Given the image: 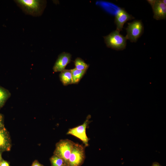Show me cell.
<instances>
[{
	"label": "cell",
	"mask_w": 166,
	"mask_h": 166,
	"mask_svg": "<svg viewBox=\"0 0 166 166\" xmlns=\"http://www.w3.org/2000/svg\"><path fill=\"white\" fill-rule=\"evenodd\" d=\"M17 4L26 14L39 16L42 13L45 6V1L39 0H17Z\"/></svg>",
	"instance_id": "6da1fadb"
},
{
	"label": "cell",
	"mask_w": 166,
	"mask_h": 166,
	"mask_svg": "<svg viewBox=\"0 0 166 166\" xmlns=\"http://www.w3.org/2000/svg\"><path fill=\"white\" fill-rule=\"evenodd\" d=\"M105 42L109 48L117 50H122L126 48L127 38L117 30L104 37Z\"/></svg>",
	"instance_id": "7a4b0ae2"
},
{
	"label": "cell",
	"mask_w": 166,
	"mask_h": 166,
	"mask_svg": "<svg viewBox=\"0 0 166 166\" xmlns=\"http://www.w3.org/2000/svg\"><path fill=\"white\" fill-rule=\"evenodd\" d=\"M75 143L67 139L60 140L56 144L54 155L61 158L68 165L69 159Z\"/></svg>",
	"instance_id": "3957f363"
},
{
	"label": "cell",
	"mask_w": 166,
	"mask_h": 166,
	"mask_svg": "<svg viewBox=\"0 0 166 166\" xmlns=\"http://www.w3.org/2000/svg\"><path fill=\"white\" fill-rule=\"evenodd\" d=\"M85 146L75 143L69 159L68 166H81L85 159Z\"/></svg>",
	"instance_id": "277c9868"
},
{
	"label": "cell",
	"mask_w": 166,
	"mask_h": 166,
	"mask_svg": "<svg viewBox=\"0 0 166 166\" xmlns=\"http://www.w3.org/2000/svg\"><path fill=\"white\" fill-rule=\"evenodd\" d=\"M126 28L127 39L131 42H136L142 34L144 32V26L141 20H136L128 23Z\"/></svg>",
	"instance_id": "5b68a950"
},
{
	"label": "cell",
	"mask_w": 166,
	"mask_h": 166,
	"mask_svg": "<svg viewBox=\"0 0 166 166\" xmlns=\"http://www.w3.org/2000/svg\"><path fill=\"white\" fill-rule=\"evenodd\" d=\"M91 115H88L84 123L77 127L69 129L67 133L68 135L73 136L80 139L83 143L85 147L89 146V139L86 134V128L90 122L89 119Z\"/></svg>",
	"instance_id": "8992f818"
},
{
	"label": "cell",
	"mask_w": 166,
	"mask_h": 166,
	"mask_svg": "<svg viewBox=\"0 0 166 166\" xmlns=\"http://www.w3.org/2000/svg\"><path fill=\"white\" fill-rule=\"evenodd\" d=\"M151 5L154 13L153 18L156 20L166 19V5L162 0H147Z\"/></svg>",
	"instance_id": "52a82bcc"
},
{
	"label": "cell",
	"mask_w": 166,
	"mask_h": 166,
	"mask_svg": "<svg viewBox=\"0 0 166 166\" xmlns=\"http://www.w3.org/2000/svg\"><path fill=\"white\" fill-rule=\"evenodd\" d=\"M134 18L129 14L124 8L120 9L117 12L115 17L114 22L116 25V30L120 32L122 30L124 24L128 20Z\"/></svg>",
	"instance_id": "ba28073f"
},
{
	"label": "cell",
	"mask_w": 166,
	"mask_h": 166,
	"mask_svg": "<svg viewBox=\"0 0 166 166\" xmlns=\"http://www.w3.org/2000/svg\"><path fill=\"white\" fill-rule=\"evenodd\" d=\"M71 55L69 53L63 52L58 56L53 67L55 72H61L65 69L66 65L71 61Z\"/></svg>",
	"instance_id": "9c48e42d"
},
{
	"label": "cell",
	"mask_w": 166,
	"mask_h": 166,
	"mask_svg": "<svg viewBox=\"0 0 166 166\" xmlns=\"http://www.w3.org/2000/svg\"><path fill=\"white\" fill-rule=\"evenodd\" d=\"M11 147V140L9 133L6 128L0 129V152L9 151Z\"/></svg>",
	"instance_id": "30bf717a"
},
{
	"label": "cell",
	"mask_w": 166,
	"mask_h": 166,
	"mask_svg": "<svg viewBox=\"0 0 166 166\" xmlns=\"http://www.w3.org/2000/svg\"><path fill=\"white\" fill-rule=\"evenodd\" d=\"M61 81L64 85L66 86L72 84L71 69H65L61 72L59 74Z\"/></svg>",
	"instance_id": "8fae6325"
},
{
	"label": "cell",
	"mask_w": 166,
	"mask_h": 166,
	"mask_svg": "<svg viewBox=\"0 0 166 166\" xmlns=\"http://www.w3.org/2000/svg\"><path fill=\"white\" fill-rule=\"evenodd\" d=\"M72 84H78L85 73L86 70H81L76 68L71 69Z\"/></svg>",
	"instance_id": "7c38bea8"
},
{
	"label": "cell",
	"mask_w": 166,
	"mask_h": 166,
	"mask_svg": "<svg viewBox=\"0 0 166 166\" xmlns=\"http://www.w3.org/2000/svg\"><path fill=\"white\" fill-rule=\"evenodd\" d=\"M10 96L9 92L0 86V109L4 105Z\"/></svg>",
	"instance_id": "4fadbf2b"
},
{
	"label": "cell",
	"mask_w": 166,
	"mask_h": 166,
	"mask_svg": "<svg viewBox=\"0 0 166 166\" xmlns=\"http://www.w3.org/2000/svg\"><path fill=\"white\" fill-rule=\"evenodd\" d=\"M73 62L75 68L79 70H87L89 66L83 60L79 57L76 58Z\"/></svg>",
	"instance_id": "5bb4252c"
},
{
	"label": "cell",
	"mask_w": 166,
	"mask_h": 166,
	"mask_svg": "<svg viewBox=\"0 0 166 166\" xmlns=\"http://www.w3.org/2000/svg\"><path fill=\"white\" fill-rule=\"evenodd\" d=\"M50 160L51 166H60L66 165L62 159L55 155H53L50 158Z\"/></svg>",
	"instance_id": "9a60e30c"
},
{
	"label": "cell",
	"mask_w": 166,
	"mask_h": 166,
	"mask_svg": "<svg viewBox=\"0 0 166 166\" xmlns=\"http://www.w3.org/2000/svg\"><path fill=\"white\" fill-rule=\"evenodd\" d=\"M0 166H10L8 162L3 159L0 164Z\"/></svg>",
	"instance_id": "2e32d148"
},
{
	"label": "cell",
	"mask_w": 166,
	"mask_h": 166,
	"mask_svg": "<svg viewBox=\"0 0 166 166\" xmlns=\"http://www.w3.org/2000/svg\"><path fill=\"white\" fill-rule=\"evenodd\" d=\"M31 166H44L40 164L37 160H35Z\"/></svg>",
	"instance_id": "e0dca14e"
},
{
	"label": "cell",
	"mask_w": 166,
	"mask_h": 166,
	"mask_svg": "<svg viewBox=\"0 0 166 166\" xmlns=\"http://www.w3.org/2000/svg\"><path fill=\"white\" fill-rule=\"evenodd\" d=\"M0 126H4L3 117L1 113H0Z\"/></svg>",
	"instance_id": "ac0fdd59"
},
{
	"label": "cell",
	"mask_w": 166,
	"mask_h": 166,
	"mask_svg": "<svg viewBox=\"0 0 166 166\" xmlns=\"http://www.w3.org/2000/svg\"><path fill=\"white\" fill-rule=\"evenodd\" d=\"M152 166H161L160 164L158 163L155 162L153 164Z\"/></svg>",
	"instance_id": "d6986e66"
},
{
	"label": "cell",
	"mask_w": 166,
	"mask_h": 166,
	"mask_svg": "<svg viewBox=\"0 0 166 166\" xmlns=\"http://www.w3.org/2000/svg\"><path fill=\"white\" fill-rule=\"evenodd\" d=\"M2 152H0V164L3 159L2 158Z\"/></svg>",
	"instance_id": "ffe728a7"
},
{
	"label": "cell",
	"mask_w": 166,
	"mask_h": 166,
	"mask_svg": "<svg viewBox=\"0 0 166 166\" xmlns=\"http://www.w3.org/2000/svg\"><path fill=\"white\" fill-rule=\"evenodd\" d=\"M162 1L163 2L164 4L166 5V0H162Z\"/></svg>",
	"instance_id": "44dd1931"
},
{
	"label": "cell",
	"mask_w": 166,
	"mask_h": 166,
	"mask_svg": "<svg viewBox=\"0 0 166 166\" xmlns=\"http://www.w3.org/2000/svg\"><path fill=\"white\" fill-rule=\"evenodd\" d=\"M60 166H68L66 165H61Z\"/></svg>",
	"instance_id": "7402d4cb"
},
{
	"label": "cell",
	"mask_w": 166,
	"mask_h": 166,
	"mask_svg": "<svg viewBox=\"0 0 166 166\" xmlns=\"http://www.w3.org/2000/svg\"><path fill=\"white\" fill-rule=\"evenodd\" d=\"M4 127V126H0V129L1 128H2L3 127Z\"/></svg>",
	"instance_id": "603a6c76"
}]
</instances>
